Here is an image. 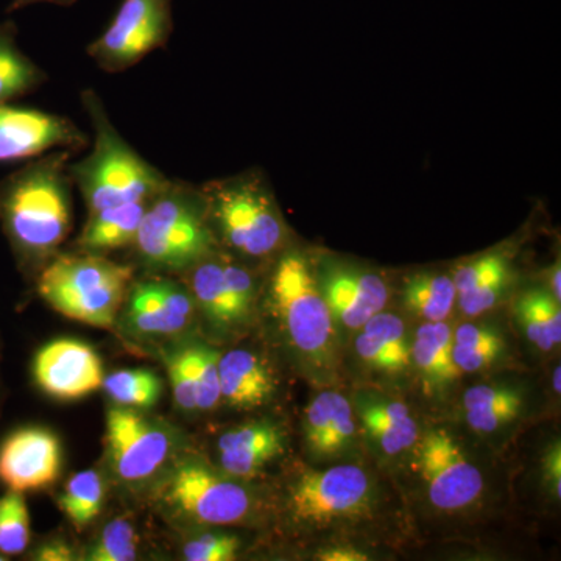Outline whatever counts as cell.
<instances>
[{
	"label": "cell",
	"mask_w": 561,
	"mask_h": 561,
	"mask_svg": "<svg viewBox=\"0 0 561 561\" xmlns=\"http://www.w3.org/2000/svg\"><path fill=\"white\" fill-rule=\"evenodd\" d=\"M72 151L54 150L0 181V221L27 276L49 264L72 231Z\"/></svg>",
	"instance_id": "obj_1"
},
{
	"label": "cell",
	"mask_w": 561,
	"mask_h": 561,
	"mask_svg": "<svg viewBox=\"0 0 561 561\" xmlns=\"http://www.w3.org/2000/svg\"><path fill=\"white\" fill-rule=\"evenodd\" d=\"M81 105L94 133L90 154L69 162L73 187L80 191L88 214L111 206L150 201L168 186V176L133 149L110 119L105 103L88 88Z\"/></svg>",
	"instance_id": "obj_2"
},
{
	"label": "cell",
	"mask_w": 561,
	"mask_h": 561,
	"mask_svg": "<svg viewBox=\"0 0 561 561\" xmlns=\"http://www.w3.org/2000/svg\"><path fill=\"white\" fill-rule=\"evenodd\" d=\"M130 249L149 275L181 276L217 251L201 190L169 181L147 206Z\"/></svg>",
	"instance_id": "obj_3"
},
{
	"label": "cell",
	"mask_w": 561,
	"mask_h": 561,
	"mask_svg": "<svg viewBox=\"0 0 561 561\" xmlns=\"http://www.w3.org/2000/svg\"><path fill=\"white\" fill-rule=\"evenodd\" d=\"M135 273V265L102 254L58 253L36 275V291L61 316L113 330Z\"/></svg>",
	"instance_id": "obj_4"
},
{
	"label": "cell",
	"mask_w": 561,
	"mask_h": 561,
	"mask_svg": "<svg viewBox=\"0 0 561 561\" xmlns=\"http://www.w3.org/2000/svg\"><path fill=\"white\" fill-rule=\"evenodd\" d=\"M217 247L262 260L279 250L286 230L275 202L256 176L210 183L201 190Z\"/></svg>",
	"instance_id": "obj_5"
},
{
	"label": "cell",
	"mask_w": 561,
	"mask_h": 561,
	"mask_svg": "<svg viewBox=\"0 0 561 561\" xmlns=\"http://www.w3.org/2000/svg\"><path fill=\"white\" fill-rule=\"evenodd\" d=\"M158 481L157 500L179 523L231 526L253 511L247 486L198 459L173 461Z\"/></svg>",
	"instance_id": "obj_6"
},
{
	"label": "cell",
	"mask_w": 561,
	"mask_h": 561,
	"mask_svg": "<svg viewBox=\"0 0 561 561\" xmlns=\"http://www.w3.org/2000/svg\"><path fill=\"white\" fill-rule=\"evenodd\" d=\"M273 312L291 348L309 359H330L334 317L317 289L308 261L297 251L283 254L271 279Z\"/></svg>",
	"instance_id": "obj_7"
},
{
	"label": "cell",
	"mask_w": 561,
	"mask_h": 561,
	"mask_svg": "<svg viewBox=\"0 0 561 561\" xmlns=\"http://www.w3.org/2000/svg\"><path fill=\"white\" fill-rule=\"evenodd\" d=\"M105 446L111 476L139 489L160 479L175 461L176 435L142 411L113 404L106 412Z\"/></svg>",
	"instance_id": "obj_8"
},
{
	"label": "cell",
	"mask_w": 561,
	"mask_h": 561,
	"mask_svg": "<svg viewBox=\"0 0 561 561\" xmlns=\"http://www.w3.org/2000/svg\"><path fill=\"white\" fill-rule=\"evenodd\" d=\"M375 502L370 476L357 465L302 471L287 493V511L302 526L327 527L368 515Z\"/></svg>",
	"instance_id": "obj_9"
},
{
	"label": "cell",
	"mask_w": 561,
	"mask_h": 561,
	"mask_svg": "<svg viewBox=\"0 0 561 561\" xmlns=\"http://www.w3.org/2000/svg\"><path fill=\"white\" fill-rule=\"evenodd\" d=\"M172 32V0H122L108 27L92 41L87 54L103 72H124L168 46Z\"/></svg>",
	"instance_id": "obj_10"
},
{
	"label": "cell",
	"mask_w": 561,
	"mask_h": 561,
	"mask_svg": "<svg viewBox=\"0 0 561 561\" xmlns=\"http://www.w3.org/2000/svg\"><path fill=\"white\" fill-rule=\"evenodd\" d=\"M197 316L186 283L169 275L133 279L117 317L125 334L142 342L168 341L190 330Z\"/></svg>",
	"instance_id": "obj_11"
},
{
	"label": "cell",
	"mask_w": 561,
	"mask_h": 561,
	"mask_svg": "<svg viewBox=\"0 0 561 561\" xmlns=\"http://www.w3.org/2000/svg\"><path fill=\"white\" fill-rule=\"evenodd\" d=\"M90 138L61 114L3 103L0 105V164L35 160L54 150L87 149Z\"/></svg>",
	"instance_id": "obj_12"
},
{
	"label": "cell",
	"mask_w": 561,
	"mask_h": 561,
	"mask_svg": "<svg viewBox=\"0 0 561 561\" xmlns=\"http://www.w3.org/2000/svg\"><path fill=\"white\" fill-rule=\"evenodd\" d=\"M420 471L434 507L454 512L470 507L483 493V476L448 432L432 431L420 449Z\"/></svg>",
	"instance_id": "obj_13"
},
{
	"label": "cell",
	"mask_w": 561,
	"mask_h": 561,
	"mask_svg": "<svg viewBox=\"0 0 561 561\" xmlns=\"http://www.w3.org/2000/svg\"><path fill=\"white\" fill-rule=\"evenodd\" d=\"M33 379L41 391L58 401H79L101 390L105 368L101 354L87 342L57 339L35 354Z\"/></svg>",
	"instance_id": "obj_14"
},
{
	"label": "cell",
	"mask_w": 561,
	"mask_h": 561,
	"mask_svg": "<svg viewBox=\"0 0 561 561\" xmlns=\"http://www.w3.org/2000/svg\"><path fill=\"white\" fill-rule=\"evenodd\" d=\"M60 438L46 427H22L0 445V482L18 493L49 489L60 478Z\"/></svg>",
	"instance_id": "obj_15"
},
{
	"label": "cell",
	"mask_w": 561,
	"mask_h": 561,
	"mask_svg": "<svg viewBox=\"0 0 561 561\" xmlns=\"http://www.w3.org/2000/svg\"><path fill=\"white\" fill-rule=\"evenodd\" d=\"M334 319L350 330H360L387 305L389 290L386 283L373 273L330 271L321 289Z\"/></svg>",
	"instance_id": "obj_16"
},
{
	"label": "cell",
	"mask_w": 561,
	"mask_h": 561,
	"mask_svg": "<svg viewBox=\"0 0 561 561\" xmlns=\"http://www.w3.org/2000/svg\"><path fill=\"white\" fill-rule=\"evenodd\" d=\"M194 298L195 309L217 332H231L250 319L236 300L224 272V257L217 251L181 275ZM180 276V278H181Z\"/></svg>",
	"instance_id": "obj_17"
},
{
	"label": "cell",
	"mask_w": 561,
	"mask_h": 561,
	"mask_svg": "<svg viewBox=\"0 0 561 561\" xmlns=\"http://www.w3.org/2000/svg\"><path fill=\"white\" fill-rule=\"evenodd\" d=\"M283 431L276 424L249 423L225 432L217 442L221 472L234 479L260 474L284 453Z\"/></svg>",
	"instance_id": "obj_18"
},
{
	"label": "cell",
	"mask_w": 561,
	"mask_h": 561,
	"mask_svg": "<svg viewBox=\"0 0 561 561\" xmlns=\"http://www.w3.org/2000/svg\"><path fill=\"white\" fill-rule=\"evenodd\" d=\"M221 401L234 409H254L272 400L276 381L271 368L256 353L231 350L220 354Z\"/></svg>",
	"instance_id": "obj_19"
},
{
	"label": "cell",
	"mask_w": 561,
	"mask_h": 561,
	"mask_svg": "<svg viewBox=\"0 0 561 561\" xmlns=\"http://www.w3.org/2000/svg\"><path fill=\"white\" fill-rule=\"evenodd\" d=\"M305 435L313 456L345 451L356 435L351 404L339 391H321L306 409Z\"/></svg>",
	"instance_id": "obj_20"
},
{
	"label": "cell",
	"mask_w": 561,
	"mask_h": 561,
	"mask_svg": "<svg viewBox=\"0 0 561 561\" xmlns=\"http://www.w3.org/2000/svg\"><path fill=\"white\" fill-rule=\"evenodd\" d=\"M150 201L125 203L88 214L83 230L73 243L76 250L106 256L111 251L131 247Z\"/></svg>",
	"instance_id": "obj_21"
},
{
	"label": "cell",
	"mask_w": 561,
	"mask_h": 561,
	"mask_svg": "<svg viewBox=\"0 0 561 561\" xmlns=\"http://www.w3.org/2000/svg\"><path fill=\"white\" fill-rule=\"evenodd\" d=\"M360 330L356 339L360 359L387 373L411 368L412 345L400 317L381 311L373 316Z\"/></svg>",
	"instance_id": "obj_22"
},
{
	"label": "cell",
	"mask_w": 561,
	"mask_h": 561,
	"mask_svg": "<svg viewBox=\"0 0 561 561\" xmlns=\"http://www.w3.org/2000/svg\"><path fill=\"white\" fill-rule=\"evenodd\" d=\"M47 79L46 70L21 50L16 22H0V105L32 94Z\"/></svg>",
	"instance_id": "obj_23"
},
{
	"label": "cell",
	"mask_w": 561,
	"mask_h": 561,
	"mask_svg": "<svg viewBox=\"0 0 561 561\" xmlns=\"http://www.w3.org/2000/svg\"><path fill=\"white\" fill-rule=\"evenodd\" d=\"M411 351L430 389H445L460 375L453 359V331L445 321H427L420 327Z\"/></svg>",
	"instance_id": "obj_24"
},
{
	"label": "cell",
	"mask_w": 561,
	"mask_h": 561,
	"mask_svg": "<svg viewBox=\"0 0 561 561\" xmlns=\"http://www.w3.org/2000/svg\"><path fill=\"white\" fill-rule=\"evenodd\" d=\"M360 419L383 453L394 456L419 440V424L408 405L398 401L368 400L360 404Z\"/></svg>",
	"instance_id": "obj_25"
},
{
	"label": "cell",
	"mask_w": 561,
	"mask_h": 561,
	"mask_svg": "<svg viewBox=\"0 0 561 561\" xmlns=\"http://www.w3.org/2000/svg\"><path fill=\"white\" fill-rule=\"evenodd\" d=\"M523 405V394L512 387L476 386L463 394L465 419L479 434H491L512 423Z\"/></svg>",
	"instance_id": "obj_26"
},
{
	"label": "cell",
	"mask_w": 561,
	"mask_h": 561,
	"mask_svg": "<svg viewBox=\"0 0 561 561\" xmlns=\"http://www.w3.org/2000/svg\"><path fill=\"white\" fill-rule=\"evenodd\" d=\"M106 496L108 482L105 476L98 470H84L69 479L57 497V504L68 522L83 531L101 515Z\"/></svg>",
	"instance_id": "obj_27"
},
{
	"label": "cell",
	"mask_w": 561,
	"mask_h": 561,
	"mask_svg": "<svg viewBox=\"0 0 561 561\" xmlns=\"http://www.w3.org/2000/svg\"><path fill=\"white\" fill-rule=\"evenodd\" d=\"M402 295L405 306L427 321L448 319L457 300L453 278L431 273H420L405 280Z\"/></svg>",
	"instance_id": "obj_28"
},
{
	"label": "cell",
	"mask_w": 561,
	"mask_h": 561,
	"mask_svg": "<svg viewBox=\"0 0 561 561\" xmlns=\"http://www.w3.org/2000/svg\"><path fill=\"white\" fill-rule=\"evenodd\" d=\"M102 389L114 405L136 411H149L162 397L160 376L146 368H127L111 373L103 379Z\"/></svg>",
	"instance_id": "obj_29"
},
{
	"label": "cell",
	"mask_w": 561,
	"mask_h": 561,
	"mask_svg": "<svg viewBox=\"0 0 561 561\" xmlns=\"http://www.w3.org/2000/svg\"><path fill=\"white\" fill-rule=\"evenodd\" d=\"M140 537L130 518L119 516L111 519L95 535L81 560L133 561L138 559Z\"/></svg>",
	"instance_id": "obj_30"
},
{
	"label": "cell",
	"mask_w": 561,
	"mask_h": 561,
	"mask_svg": "<svg viewBox=\"0 0 561 561\" xmlns=\"http://www.w3.org/2000/svg\"><path fill=\"white\" fill-rule=\"evenodd\" d=\"M32 540L31 513L24 494L9 490L0 496V553L21 556Z\"/></svg>",
	"instance_id": "obj_31"
},
{
	"label": "cell",
	"mask_w": 561,
	"mask_h": 561,
	"mask_svg": "<svg viewBox=\"0 0 561 561\" xmlns=\"http://www.w3.org/2000/svg\"><path fill=\"white\" fill-rule=\"evenodd\" d=\"M183 353L190 364L195 391H197V411H214L221 401L220 354L205 345L190 346L183 350Z\"/></svg>",
	"instance_id": "obj_32"
},
{
	"label": "cell",
	"mask_w": 561,
	"mask_h": 561,
	"mask_svg": "<svg viewBox=\"0 0 561 561\" xmlns=\"http://www.w3.org/2000/svg\"><path fill=\"white\" fill-rule=\"evenodd\" d=\"M241 540L234 535L202 534L190 538L183 546L187 561H230L238 556Z\"/></svg>",
	"instance_id": "obj_33"
},
{
	"label": "cell",
	"mask_w": 561,
	"mask_h": 561,
	"mask_svg": "<svg viewBox=\"0 0 561 561\" xmlns=\"http://www.w3.org/2000/svg\"><path fill=\"white\" fill-rule=\"evenodd\" d=\"M511 280V268L494 273L490 278L482 280L471 290L457 295L461 311L467 316H481V313L490 311L497 300H500L502 291L507 287Z\"/></svg>",
	"instance_id": "obj_34"
},
{
	"label": "cell",
	"mask_w": 561,
	"mask_h": 561,
	"mask_svg": "<svg viewBox=\"0 0 561 561\" xmlns=\"http://www.w3.org/2000/svg\"><path fill=\"white\" fill-rule=\"evenodd\" d=\"M169 379L176 408L183 412L197 411V391L190 364L183 351H176L168 359Z\"/></svg>",
	"instance_id": "obj_35"
},
{
	"label": "cell",
	"mask_w": 561,
	"mask_h": 561,
	"mask_svg": "<svg viewBox=\"0 0 561 561\" xmlns=\"http://www.w3.org/2000/svg\"><path fill=\"white\" fill-rule=\"evenodd\" d=\"M516 313L522 321L524 332L527 339L541 351H551L553 343L548 334L545 319H542L540 300H538V290H530L524 294L516 302Z\"/></svg>",
	"instance_id": "obj_36"
},
{
	"label": "cell",
	"mask_w": 561,
	"mask_h": 561,
	"mask_svg": "<svg viewBox=\"0 0 561 561\" xmlns=\"http://www.w3.org/2000/svg\"><path fill=\"white\" fill-rule=\"evenodd\" d=\"M507 268H511V265L501 254H486V256L479 257V260L463 265V267L456 272L453 278L457 295L471 290L472 287L490 278L494 273L507 271Z\"/></svg>",
	"instance_id": "obj_37"
},
{
	"label": "cell",
	"mask_w": 561,
	"mask_h": 561,
	"mask_svg": "<svg viewBox=\"0 0 561 561\" xmlns=\"http://www.w3.org/2000/svg\"><path fill=\"white\" fill-rule=\"evenodd\" d=\"M454 345L463 346L468 350H489L502 353L504 350V339L500 332L489 327H479V324L465 323L457 328L453 334Z\"/></svg>",
	"instance_id": "obj_38"
},
{
	"label": "cell",
	"mask_w": 561,
	"mask_h": 561,
	"mask_svg": "<svg viewBox=\"0 0 561 561\" xmlns=\"http://www.w3.org/2000/svg\"><path fill=\"white\" fill-rule=\"evenodd\" d=\"M500 356L501 353H497V351L468 350L463 346L454 345L453 342V359L460 373L481 371Z\"/></svg>",
	"instance_id": "obj_39"
},
{
	"label": "cell",
	"mask_w": 561,
	"mask_h": 561,
	"mask_svg": "<svg viewBox=\"0 0 561 561\" xmlns=\"http://www.w3.org/2000/svg\"><path fill=\"white\" fill-rule=\"evenodd\" d=\"M31 560L35 561H72L79 560L76 551L62 538H51L36 546L31 552Z\"/></svg>",
	"instance_id": "obj_40"
},
{
	"label": "cell",
	"mask_w": 561,
	"mask_h": 561,
	"mask_svg": "<svg viewBox=\"0 0 561 561\" xmlns=\"http://www.w3.org/2000/svg\"><path fill=\"white\" fill-rule=\"evenodd\" d=\"M538 300H540L542 319L548 328L549 337L553 345H559L561 341V311L560 301L552 297V294L538 290Z\"/></svg>",
	"instance_id": "obj_41"
},
{
	"label": "cell",
	"mask_w": 561,
	"mask_h": 561,
	"mask_svg": "<svg viewBox=\"0 0 561 561\" xmlns=\"http://www.w3.org/2000/svg\"><path fill=\"white\" fill-rule=\"evenodd\" d=\"M545 476L557 500L561 496V451L560 445H553L545 460Z\"/></svg>",
	"instance_id": "obj_42"
},
{
	"label": "cell",
	"mask_w": 561,
	"mask_h": 561,
	"mask_svg": "<svg viewBox=\"0 0 561 561\" xmlns=\"http://www.w3.org/2000/svg\"><path fill=\"white\" fill-rule=\"evenodd\" d=\"M319 559L324 561H365L368 557L364 552L348 548L327 549L319 553Z\"/></svg>",
	"instance_id": "obj_43"
},
{
	"label": "cell",
	"mask_w": 561,
	"mask_h": 561,
	"mask_svg": "<svg viewBox=\"0 0 561 561\" xmlns=\"http://www.w3.org/2000/svg\"><path fill=\"white\" fill-rule=\"evenodd\" d=\"M77 0H11L10 5L7 7V14L14 13L27 7L35 5V3H54V5L70 7Z\"/></svg>",
	"instance_id": "obj_44"
},
{
	"label": "cell",
	"mask_w": 561,
	"mask_h": 561,
	"mask_svg": "<svg viewBox=\"0 0 561 561\" xmlns=\"http://www.w3.org/2000/svg\"><path fill=\"white\" fill-rule=\"evenodd\" d=\"M560 278H561L560 264H557L556 267H553L552 272H551L552 297L556 298L557 301H560V298H561Z\"/></svg>",
	"instance_id": "obj_45"
},
{
	"label": "cell",
	"mask_w": 561,
	"mask_h": 561,
	"mask_svg": "<svg viewBox=\"0 0 561 561\" xmlns=\"http://www.w3.org/2000/svg\"><path fill=\"white\" fill-rule=\"evenodd\" d=\"M560 367H556L552 375V389L556 393H560L561 390V376H560Z\"/></svg>",
	"instance_id": "obj_46"
},
{
	"label": "cell",
	"mask_w": 561,
	"mask_h": 561,
	"mask_svg": "<svg viewBox=\"0 0 561 561\" xmlns=\"http://www.w3.org/2000/svg\"><path fill=\"white\" fill-rule=\"evenodd\" d=\"M9 560V557L3 556V553H0V561Z\"/></svg>",
	"instance_id": "obj_47"
}]
</instances>
